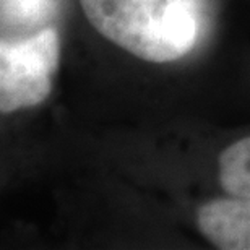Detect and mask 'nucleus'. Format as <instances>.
<instances>
[{
  "instance_id": "nucleus-4",
  "label": "nucleus",
  "mask_w": 250,
  "mask_h": 250,
  "mask_svg": "<svg viewBox=\"0 0 250 250\" xmlns=\"http://www.w3.org/2000/svg\"><path fill=\"white\" fill-rule=\"evenodd\" d=\"M218 177L228 195L250 198V137L237 140L219 154Z\"/></svg>"
},
{
  "instance_id": "nucleus-2",
  "label": "nucleus",
  "mask_w": 250,
  "mask_h": 250,
  "mask_svg": "<svg viewBox=\"0 0 250 250\" xmlns=\"http://www.w3.org/2000/svg\"><path fill=\"white\" fill-rule=\"evenodd\" d=\"M61 44L56 28H44L21 41H2L0 111L12 114L46 101L59 68Z\"/></svg>"
},
{
  "instance_id": "nucleus-5",
  "label": "nucleus",
  "mask_w": 250,
  "mask_h": 250,
  "mask_svg": "<svg viewBox=\"0 0 250 250\" xmlns=\"http://www.w3.org/2000/svg\"><path fill=\"white\" fill-rule=\"evenodd\" d=\"M56 13V0H2V23L7 26H34Z\"/></svg>"
},
{
  "instance_id": "nucleus-3",
  "label": "nucleus",
  "mask_w": 250,
  "mask_h": 250,
  "mask_svg": "<svg viewBox=\"0 0 250 250\" xmlns=\"http://www.w3.org/2000/svg\"><path fill=\"white\" fill-rule=\"evenodd\" d=\"M197 224L219 250H250V198H214L198 208Z\"/></svg>"
},
{
  "instance_id": "nucleus-1",
  "label": "nucleus",
  "mask_w": 250,
  "mask_h": 250,
  "mask_svg": "<svg viewBox=\"0 0 250 250\" xmlns=\"http://www.w3.org/2000/svg\"><path fill=\"white\" fill-rule=\"evenodd\" d=\"M164 0H80L91 26L124 51L146 62L181 59L166 31Z\"/></svg>"
}]
</instances>
